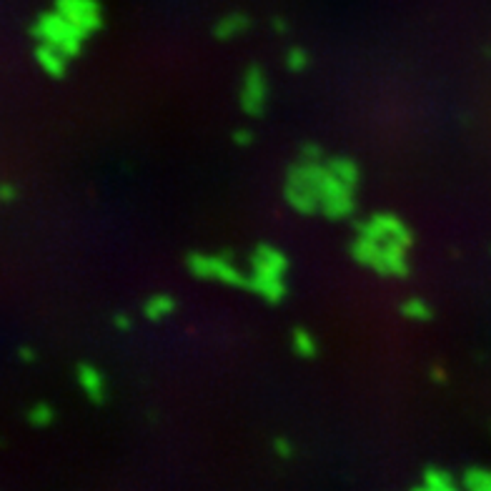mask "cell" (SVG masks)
I'll use <instances>...</instances> for the list:
<instances>
[{"label":"cell","mask_w":491,"mask_h":491,"mask_svg":"<svg viewBox=\"0 0 491 491\" xmlns=\"http://www.w3.org/2000/svg\"><path fill=\"white\" fill-rule=\"evenodd\" d=\"M431 379H434V381H446V374L442 371V366H434V369H431Z\"/></svg>","instance_id":"obj_25"},{"label":"cell","mask_w":491,"mask_h":491,"mask_svg":"<svg viewBox=\"0 0 491 491\" xmlns=\"http://www.w3.org/2000/svg\"><path fill=\"white\" fill-rule=\"evenodd\" d=\"M408 251L411 249H406L401 243H379L361 236H356L348 243L351 259L384 278H406L411 273V268H408Z\"/></svg>","instance_id":"obj_1"},{"label":"cell","mask_w":491,"mask_h":491,"mask_svg":"<svg viewBox=\"0 0 491 491\" xmlns=\"http://www.w3.org/2000/svg\"><path fill=\"white\" fill-rule=\"evenodd\" d=\"M291 348L298 359H306V361L316 359V356L321 353L319 338H316L306 326H296V329H291Z\"/></svg>","instance_id":"obj_14"},{"label":"cell","mask_w":491,"mask_h":491,"mask_svg":"<svg viewBox=\"0 0 491 491\" xmlns=\"http://www.w3.org/2000/svg\"><path fill=\"white\" fill-rule=\"evenodd\" d=\"M309 66H311V56L301 45H296V48H291L286 53V68L291 73H304Z\"/></svg>","instance_id":"obj_18"},{"label":"cell","mask_w":491,"mask_h":491,"mask_svg":"<svg viewBox=\"0 0 491 491\" xmlns=\"http://www.w3.org/2000/svg\"><path fill=\"white\" fill-rule=\"evenodd\" d=\"M178 309V301L171 296V293H150L148 298L143 301L141 311L148 321H163L168 316H173Z\"/></svg>","instance_id":"obj_12"},{"label":"cell","mask_w":491,"mask_h":491,"mask_svg":"<svg viewBox=\"0 0 491 491\" xmlns=\"http://www.w3.org/2000/svg\"><path fill=\"white\" fill-rule=\"evenodd\" d=\"M319 206L326 218H331V221H343L348 215H353L356 211V188L346 186L343 181H338L336 176L329 173L326 168V178L321 183V191H319Z\"/></svg>","instance_id":"obj_5"},{"label":"cell","mask_w":491,"mask_h":491,"mask_svg":"<svg viewBox=\"0 0 491 491\" xmlns=\"http://www.w3.org/2000/svg\"><path fill=\"white\" fill-rule=\"evenodd\" d=\"M249 291H254L259 298H264L266 304L278 306L286 301L288 296V286L286 278H266V276H249Z\"/></svg>","instance_id":"obj_10"},{"label":"cell","mask_w":491,"mask_h":491,"mask_svg":"<svg viewBox=\"0 0 491 491\" xmlns=\"http://www.w3.org/2000/svg\"><path fill=\"white\" fill-rule=\"evenodd\" d=\"M76 381H78V389L83 391V396L88 398L90 403L95 406H103L108 403V379L105 374L93 364H78L76 369Z\"/></svg>","instance_id":"obj_9"},{"label":"cell","mask_w":491,"mask_h":491,"mask_svg":"<svg viewBox=\"0 0 491 491\" xmlns=\"http://www.w3.org/2000/svg\"><path fill=\"white\" fill-rule=\"evenodd\" d=\"M398 314L408 321H431L434 319V309H431V304L419 296H408L406 301H401Z\"/></svg>","instance_id":"obj_15"},{"label":"cell","mask_w":491,"mask_h":491,"mask_svg":"<svg viewBox=\"0 0 491 491\" xmlns=\"http://www.w3.org/2000/svg\"><path fill=\"white\" fill-rule=\"evenodd\" d=\"M25 421H28L33 429H48V426H53V421H56V408L50 406V403L40 401L28 408Z\"/></svg>","instance_id":"obj_17"},{"label":"cell","mask_w":491,"mask_h":491,"mask_svg":"<svg viewBox=\"0 0 491 491\" xmlns=\"http://www.w3.org/2000/svg\"><path fill=\"white\" fill-rule=\"evenodd\" d=\"M353 228H356V236L369 238V241L401 243V246H406V249L414 246V231H411V228H408L396 213L379 211V213H371L366 221H359Z\"/></svg>","instance_id":"obj_4"},{"label":"cell","mask_w":491,"mask_h":491,"mask_svg":"<svg viewBox=\"0 0 491 491\" xmlns=\"http://www.w3.org/2000/svg\"><path fill=\"white\" fill-rule=\"evenodd\" d=\"M18 356H20V361H30V364L38 359V353H35L33 346H20L18 348Z\"/></svg>","instance_id":"obj_24"},{"label":"cell","mask_w":491,"mask_h":491,"mask_svg":"<svg viewBox=\"0 0 491 491\" xmlns=\"http://www.w3.org/2000/svg\"><path fill=\"white\" fill-rule=\"evenodd\" d=\"M33 35L40 40L43 45H50V48L61 50L66 58H73L81 53V43H83L85 33L71 25L63 16H40V20L35 23Z\"/></svg>","instance_id":"obj_3"},{"label":"cell","mask_w":491,"mask_h":491,"mask_svg":"<svg viewBox=\"0 0 491 491\" xmlns=\"http://www.w3.org/2000/svg\"><path fill=\"white\" fill-rule=\"evenodd\" d=\"M231 141L236 148H249V146H254V133L249 131V128H236V131L231 133Z\"/></svg>","instance_id":"obj_20"},{"label":"cell","mask_w":491,"mask_h":491,"mask_svg":"<svg viewBox=\"0 0 491 491\" xmlns=\"http://www.w3.org/2000/svg\"><path fill=\"white\" fill-rule=\"evenodd\" d=\"M186 268L191 276L201 281H218L233 288H249V276L243 273L231 261L228 254H203V251H191L186 256Z\"/></svg>","instance_id":"obj_2"},{"label":"cell","mask_w":491,"mask_h":491,"mask_svg":"<svg viewBox=\"0 0 491 491\" xmlns=\"http://www.w3.org/2000/svg\"><path fill=\"white\" fill-rule=\"evenodd\" d=\"M111 324H113V329H116V331H121V333H126V331H131V329H133V319L126 314V311H118V314H113Z\"/></svg>","instance_id":"obj_21"},{"label":"cell","mask_w":491,"mask_h":491,"mask_svg":"<svg viewBox=\"0 0 491 491\" xmlns=\"http://www.w3.org/2000/svg\"><path fill=\"white\" fill-rule=\"evenodd\" d=\"M298 160H301V163H326L324 146L314 143V141H309V143H301V148H298Z\"/></svg>","instance_id":"obj_19"},{"label":"cell","mask_w":491,"mask_h":491,"mask_svg":"<svg viewBox=\"0 0 491 491\" xmlns=\"http://www.w3.org/2000/svg\"><path fill=\"white\" fill-rule=\"evenodd\" d=\"M241 111L251 118H261L266 113V103H268V78H266L261 66H249L243 73V85H241Z\"/></svg>","instance_id":"obj_6"},{"label":"cell","mask_w":491,"mask_h":491,"mask_svg":"<svg viewBox=\"0 0 491 491\" xmlns=\"http://www.w3.org/2000/svg\"><path fill=\"white\" fill-rule=\"evenodd\" d=\"M18 199V188L13 183H0V203H13Z\"/></svg>","instance_id":"obj_23"},{"label":"cell","mask_w":491,"mask_h":491,"mask_svg":"<svg viewBox=\"0 0 491 491\" xmlns=\"http://www.w3.org/2000/svg\"><path fill=\"white\" fill-rule=\"evenodd\" d=\"M35 61H38V66L43 68L50 78H63L68 73V58L63 56L61 50L50 48V45L40 43L38 48H35Z\"/></svg>","instance_id":"obj_13"},{"label":"cell","mask_w":491,"mask_h":491,"mask_svg":"<svg viewBox=\"0 0 491 491\" xmlns=\"http://www.w3.org/2000/svg\"><path fill=\"white\" fill-rule=\"evenodd\" d=\"M249 266L254 276H266V278H286L288 273V256L281 249L271 246V243H259L249 256Z\"/></svg>","instance_id":"obj_7"},{"label":"cell","mask_w":491,"mask_h":491,"mask_svg":"<svg viewBox=\"0 0 491 491\" xmlns=\"http://www.w3.org/2000/svg\"><path fill=\"white\" fill-rule=\"evenodd\" d=\"M273 451L281 459H288V456H293V444L288 442L286 436H278V439H273Z\"/></svg>","instance_id":"obj_22"},{"label":"cell","mask_w":491,"mask_h":491,"mask_svg":"<svg viewBox=\"0 0 491 491\" xmlns=\"http://www.w3.org/2000/svg\"><path fill=\"white\" fill-rule=\"evenodd\" d=\"M326 168H329L331 176H336L338 181H343L346 186L359 188L361 166L353 158H348V155H329V158H326Z\"/></svg>","instance_id":"obj_11"},{"label":"cell","mask_w":491,"mask_h":491,"mask_svg":"<svg viewBox=\"0 0 491 491\" xmlns=\"http://www.w3.org/2000/svg\"><path fill=\"white\" fill-rule=\"evenodd\" d=\"M251 20L246 16H241V13H231L228 18H223L218 25H215V38H221V40H228V38H236V35H241L243 30L249 28Z\"/></svg>","instance_id":"obj_16"},{"label":"cell","mask_w":491,"mask_h":491,"mask_svg":"<svg viewBox=\"0 0 491 491\" xmlns=\"http://www.w3.org/2000/svg\"><path fill=\"white\" fill-rule=\"evenodd\" d=\"M58 16H63L85 35L100 28V11L93 0H58Z\"/></svg>","instance_id":"obj_8"}]
</instances>
